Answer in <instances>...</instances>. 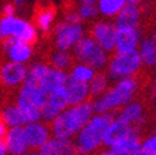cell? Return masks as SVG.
<instances>
[{
	"mask_svg": "<svg viewBox=\"0 0 156 155\" xmlns=\"http://www.w3.org/2000/svg\"><path fill=\"white\" fill-rule=\"evenodd\" d=\"M94 113L95 110L91 99L70 106L51 122L52 135L62 139H74L94 116Z\"/></svg>",
	"mask_w": 156,
	"mask_h": 155,
	"instance_id": "1",
	"label": "cell"
},
{
	"mask_svg": "<svg viewBox=\"0 0 156 155\" xmlns=\"http://www.w3.org/2000/svg\"><path fill=\"white\" fill-rule=\"evenodd\" d=\"M140 87H141V83L137 79V76L123 78L114 81V84L107 89L104 94L95 99H91L95 113L119 111L122 107L135 100Z\"/></svg>",
	"mask_w": 156,
	"mask_h": 155,
	"instance_id": "2",
	"label": "cell"
},
{
	"mask_svg": "<svg viewBox=\"0 0 156 155\" xmlns=\"http://www.w3.org/2000/svg\"><path fill=\"white\" fill-rule=\"evenodd\" d=\"M114 118V112L95 113L74 137L76 151L83 155H94L99 151L103 146L107 130Z\"/></svg>",
	"mask_w": 156,
	"mask_h": 155,
	"instance_id": "3",
	"label": "cell"
},
{
	"mask_svg": "<svg viewBox=\"0 0 156 155\" xmlns=\"http://www.w3.org/2000/svg\"><path fill=\"white\" fill-rule=\"evenodd\" d=\"M48 93H46L40 84L32 81H24L18 89L15 103L24 113L27 123L40 121L42 117V108L48 102Z\"/></svg>",
	"mask_w": 156,
	"mask_h": 155,
	"instance_id": "4",
	"label": "cell"
},
{
	"mask_svg": "<svg viewBox=\"0 0 156 155\" xmlns=\"http://www.w3.org/2000/svg\"><path fill=\"white\" fill-rule=\"evenodd\" d=\"M144 64L138 50L128 52H114L107 65V75L111 81H117L123 78L136 76L142 70Z\"/></svg>",
	"mask_w": 156,
	"mask_h": 155,
	"instance_id": "5",
	"label": "cell"
},
{
	"mask_svg": "<svg viewBox=\"0 0 156 155\" xmlns=\"http://www.w3.org/2000/svg\"><path fill=\"white\" fill-rule=\"evenodd\" d=\"M73 55L76 63L87 64L97 71H102L109 63L108 52L91 36H84L74 46Z\"/></svg>",
	"mask_w": 156,
	"mask_h": 155,
	"instance_id": "6",
	"label": "cell"
},
{
	"mask_svg": "<svg viewBox=\"0 0 156 155\" xmlns=\"http://www.w3.org/2000/svg\"><path fill=\"white\" fill-rule=\"evenodd\" d=\"M85 29L80 23L61 22L55 28V45L60 50L74 49V46L84 37Z\"/></svg>",
	"mask_w": 156,
	"mask_h": 155,
	"instance_id": "7",
	"label": "cell"
},
{
	"mask_svg": "<svg viewBox=\"0 0 156 155\" xmlns=\"http://www.w3.org/2000/svg\"><path fill=\"white\" fill-rule=\"evenodd\" d=\"M28 69L15 61H8L0 67V83L4 88L13 90L20 88L26 81Z\"/></svg>",
	"mask_w": 156,
	"mask_h": 155,
	"instance_id": "8",
	"label": "cell"
},
{
	"mask_svg": "<svg viewBox=\"0 0 156 155\" xmlns=\"http://www.w3.org/2000/svg\"><path fill=\"white\" fill-rule=\"evenodd\" d=\"M89 34L109 53L115 51L117 42V27L107 20H98L90 26Z\"/></svg>",
	"mask_w": 156,
	"mask_h": 155,
	"instance_id": "9",
	"label": "cell"
},
{
	"mask_svg": "<svg viewBox=\"0 0 156 155\" xmlns=\"http://www.w3.org/2000/svg\"><path fill=\"white\" fill-rule=\"evenodd\" d=\"M24 136L27 144L30 150H40L41 146H43L51 139L52 131L48 127L47 122H28L23 126Z\"/></svg>",
	"mask_w": 156,
	"mask_h": 155,
	"instance_id": "10",
	"label": "cell"
},
{
	"mask_svg": "<svg viewBox=\"0 0 156 155\" xmlns=\"http://www.w3.org/2000/svg\"><path fill=\"white\" fill-rule=\"evenodd\" d=\"M117 118L141 128L146 122V106L142 100L135 99L121 108L117 113Z\"/></svg>",
	"mask_w": 156,
	"mask_h": 155,
	"instance_id": "11",
	"label": "cell"
},
{
	"mask_svg": "<svg viewBox=\"0 0 156 155\" xmlns=\"http://www.w3.org/2000/svg\"><path fill=\"white\" fill-rule=\"evenodd\" d=\"M4 51L10 61L20 64L27 63L32 56V47L29 46V43L15 37L6 38L4 42Z\"/></svg>",
	"mask_w": 156,
	"mask_h": 155,
	"instance_id": "12",
	"label": "cell"
},
{
	"mask_svg": "<svg viewBox=\"0 0 156 155\" xmlns=\"http://www.w3.org/2000/svg\"><path fill=\"white\" fill-rule=\"evenodd\" d=\"M141 23V8L136 4L127 3L123 9L117 14L114 24L117 29H133L138 28Z\"/></svg>",
	"mask_w": 156,
	"mask_h": 155,
	"instance_id": "13",
	"label": "cell"
},
{
	"mask_svg": "<svg viewBox=\"0 0 156 155\" xmlns=\"http://www.w3.org/2000/svg\"><path fill=\"white\" fill-rule=\"evenodd\" d=\"M65 89L67 92L70 106L79 104L81 102L90 99L89 92V83H85L81 80H77L71 74L67 75V80L65 84Z\"/></svg>",
	"mask_w": 156,
	"mask_h": 155,
	"instance_id": "14",
	"label": "cell"
},
{
	"mask_svg": "<svg viewBox=\"0 0 156 155\" xmlns=\"http://www.w3.org/2000/svg\"><path fill=\"white\" fill-rule=\"evenodd\" d=\"M136 130L141 131V128L135 127V126L129 125V123L115 117L114 121L112 122V125L109 126V128L105 132L103 146L104 148H112L114 144H117L119 140H122L123 137H126L127 135H129L131 132H133V131H136Z\"/></svg>",
	"mask_w": 156,
	"mask_h": 155,
	"instance_id": "15",
	"label": "cell"
},
{
	"mask_svg": "<svg viewBox=\"0 0 156 155\" xmlns=\"http://www.w3.org/2000/svg\"><path fill=\"white\" fill-rule=\"evenodd\" d=\"M42 155H71L76 153L74 139L53 136L38 150Z\"/></svg>",
	"mask_w": 156,
	"mask_h": 155,
	"instance_id": "16",
	"label": "cell"
},
{
	"mask_svg": "<svg viewBox=\"0 0 156 155\" xmlns=\"http://www.w3.org/2000/svg\"><path fill=\"white\" fill-rule=\"evenodd\" d=\"M141 43V31L133 29H117V42L114 52H128L140 47Z\"/></svg>",
	"mask_w": 156,
	"mask_h": 155,
	"instance_id": "17",
	"label": "cell"
},
{
	"mask_svg": "<svg viewBox=\"0 0 156 155\" xmlns=\"http://www.w3.org/2000/svg\"><path fill=\"white\" fill-rule=\"evenodd\" d=\"M5 142L10 155H24L26 153H28L29 146L26 140L23 126L9 127L5 135Z\"/></svg>",
	"mask_w": 156,
	"mask_h": 155,
	"instance_id": "18",
	"label": "cell"
},
{
	"mask_svg": "<svg viewBox=\"0 0 156 155\" xmlns=\"http://www.w3.org/2000/svg\"><path fill=\"white\" fill-rule=\"evenodd\" d=\"M141 144H142L141 131L136 130L129 135H127L126 137H123L122 140H119L109 149L117 151L121 155H142Z\"/></svg>",
	"mask_w": 156,
	"mask_h": 155,
	"instance_id": "19",
	"label": "cell"
},
{
	"mask_svg": "<svg viewBox=\"0 0 156 155\" xmlns=\"http://www.w3.org/2000/svg\"><path fill=\"white\" fill-rule=\"evenodd\" d=\"M67 73L64 70H58L56 67H48L47 73L43 75V78L40 81V87L46 92L51 94L52 92L58 90L65 87L67 80Z\"/></svg>",
	"mask_w": 156,
	"mask_h": 155,
	"instance_id": "20",
	"label": "cell"
},
{
	"mask_svg": "<svg viewBox=\"0 0 156 155\" xmlns=\"http://www.w3.org/2000/svg\"><path fill=\"white\" fill-rule=\"evenodd\" d=\"M10 37H15L29 45H33L37 41V31L30 23L23 19H19V18H15L13 27H12Z\"/></svg>",
	"mask_w": 156,
	"mask_h": 155,
	"instance_id": "21",
	"label": "cell"
},
{
	"mask_svg": "<svg viewBox=\"0 0 156 155\" xmlns=\"http://www.w3.org/2000/svg\"><path fill=\"white\" fill-rule=\"evenodd\" d=\"M5 125L8 127H18V126H24L27 123L26 116L22 112V110L19 108V106L13 102V103H6L3 110H2V114Z\"/></svg>",
	"mask_w": 156,
	"mask_h": 155,
	"instance_id": "22",
	"label": "cell"
},
{
	"mask_svg": "<svg viewBox=\"0 0 156 155\" xmlns=\"http://www.w3.org/2000/svg\"><path fill=\"white\" fill-rule=\"evenodd\" d=\"M140 55L142 59L144 67L152 69L156 65V40L150 34L149 37H145L140 43Z\"/></svg>",
	"mask_w": 156,
	"mask_h": 155,
	"instance_id": "23",
	"label": "cell"
},
{
	"mask_svg": "<svg viewBox=\"0 0 156 155\" xmlns=\"http://www.w3.org/2000/svg\"><path fill=\"white\" fill-rule=\"evenodd\" d=\"M75 57L74 55H70L69 51L57 49L50 55V64L52 67H56L58 70H71L73 66L75 65Z\"/></svg>",
	"mask_w": 156,
	"mask_h": 155,
	"instance_id": "24",
	"label": "cell"
},
{
	"mask_svg": "<svg viewBox=\"0 0 156 155\" xmlns=\"http://www.w3.org/2000/svg\"><path fill=\"white\" fill-rule=\"evenodd\" d=\"M109 81L111 79L108 78L107 73L103 71H97L95 76L91 79L89 83V92H90V99H95L100 97L102 94L107 92L109 88Z\"/></svg>",
	"mask_w": 156,
	"mask_h": 155,
	"instance_id": "25",
	"label": "cell"
},
{
	"mask_svg": "<svg viewBox=\"0 0 156 155\" xmlns=\"http://www.w3.org/2000/svg\"><path fill=\"white\" fill-rule=\"evenodd\" d=\"M55 8L52 6H41L36 13V24L43 32H48L51 23L55 18Z\"/></svg>",
	"mask_w": 156,
	"mask_h": 155,
	"instance_id": "26",
	"label": "cell"
},
{
	"mask_svg": "<svg viewBox=\"0 0 156 155\" xmlns=\"http://www.w3.org/2000/svg\"><path fill=\"white\" fill-rule=\"evenodd\" d=\"M126 3L127 0H98V9L104 17H117Z\"/></svg>",
	"mask_w": 156,
	"mask_h": 155,
	"instance_id": "27",
	"label": "cell"
},
{
	"mask_svg": "<svg viewBox=\"0 0 156 155\" xmlns=\"http://www.w3.org/2000/svg\"><path fill=\"white\" fill-rule=\"evenodd\" d=\"M70 74H71L74 78H76L77 80H81L85 83H90L91 79L95 76L97 70L94 67H91L87 64H83V63H76L73 69L70 70Z\"/></svg>",
	"mask_w": 156,
	"mask_h": 155,
	"instance_id": "28",
	"label": "cell"
},
{
	"mask_svg": "<svg viewBox=\"0 0 156 155\" xmlns=\"http://www.w3.org/2000/svg\"><path fill=\"white\" fill-rule=\"evenodd\" d=\"M48 103L51 106H53L55 108H57L58 111H65L66 108L70 107V102H69V97H67V92L64 88H61L58 90L52 92L48 96Z\"/></svg>",
	"mask_w": 156,
	"mask_h": 155,
	"instance_id": "29",
	"label": "cell"
},
{
	"mask_svg": "<svg viewBox=\"0 0 156 155\" xmlns=\"http://www.w3.org/2000/svg\"><path fill=\"white\" fill-rule=\"evenodd\" d=\"M48 67L50 66H47L44 63H34V64H32L29 66V69H28V74H27L26 80L40 84V81L43 78V75L47 73Z\"/></svg>",
	"mask_w": 156,
	"mask_h": 155,
	"instance_id": "30",
	"label": "cell"
},
{
	"mask_svg": "<svg viewBox=\"0 0 156 155\" xmlns=\"http://www.w3.org/2000/svg\"><path fill=\"white\" fill-rule=\"evenodd\" d=\"M142 155H156V134H150L142 139Z\"/></svg>",
	"mask_w": 156,
	"mask_h": 155,
	"instance_id": "31",
	"label": "cell"
},
{
	"mask_svg": "<svg viewBox=\"0 0 156 155\" xmlns=\"http://www.w3.org/2000/svg\"><path fill=\"white\" fill-rule=\"evenodd\" d=\"M13 15H4L3 19L0 20V40H6L12 34V27L14 23Z\"/></svg>",
	"mask_w": 156,
	"mask_h": 155,
	"instance_id": "32",
	"label": "cell"
},
{
	"mask_svg": "<svg viewBox=\"0 0 156 155\" xmlns=\"http://www.w3.org/2000/svg\"><path fill=\"white\" fill-rule=\"evenodd\" d=\"M77 12L80 14L81 20H89V19L95 17L99 12V9L94 4H81Z\"/></svg>",
	"mask_w": 156,
	"mask_h": 155,
	"instance_id": "33",
	"label": "cell"
},
{
	"mask_svg": "<svg viewBox=\"0 0 156 155\" xmlns=\"http://www.w3.org/2000/svg\"><path fill=\"white\" fill-rule=\"evenodd\" d=\"M60 113H61V111H58L57 108H55L53 106H51V104L47 102V103L43 106V108H42V117H41V120H42L43 122L51 123Z\"/></svg>",
	"mask_w": 156,
	"mask_h": 155,
	"instance_id": "34",
	"label": "cell"
},
{
	"mask_svg": "<svg viewBox=\"0 0 156 155\" xmlns=\"http://www.w3.org/2000/svg\"><path fill=\"white\" fill-rule=\"evenodd\" d=\"M81 20V17L79 12H70L66 14V22L69 23H80Z\"/></svg>",
	"mask_w": 156,
	"mask_h": 155,
	"instance_id": "35",
	"label": "cell"
},
{
	"mask_svg": "<svg viewBox=\"0 0 156 155\" xmlns=\"http://www.w3.org/2000/svg\"><path fill=\"white\" fill-rule=\"evenodd\" d=\"M14 14V5L8 3L3 6V15H13Z\"/></svg>",
	"mask_w": 156,
	"mask_h": 155,
	"instance_id": "36",
	"label": "cell"
},
{
	"mask_svg": "<svg viewBox=\"0 0 156 155\" xmlns=\"http://www.w3.org/2000/svg\"><path fill=\"white\" fill-rule=\"evenodd\" d=\"M5 135H6V125H5L3 117L0 116V140H2V139H4Z\"/></svg>",
	"mask_w": 156,
	"mask_h": 155,
	"instance_id": "37",
	"label": "cell"
},
{
	"mask_svg": "<svg viewBox=\"0 0 156 155\" xmlns=\"http://www.w3.org/2000/svg\"><path fill=\"white\" fill-rule=\"evenodd\" d=\"M94 155H121V154H118L117 151H114V150H112V149H109V148H105L104 150H99V151H97Z\"/></svg>",
	"mask_w": 156,
	"mask_h": 155,
	"instance_id": "38",
	"label": "cell"
},
{
	"mask_svg": "<svg viewBox=\"0 0 156 155\" xmlns=\"http://www.w3.org/2000/svg\"><path fill=\"white\" fill-rule=\"evenodd\" d=\"M9 153V149H8V145L5 142V140H0V155H8Z\"/></svg>",
	"mask_w": 156,
	"mask_h": 155,
	"instance_id": "39",
	"label": "cell"
},
{
	"mask_svg": "<svg viewBox=\"0 0 156 155\" xmlns=\"http://www.w3.org/2000/svg\"><path fill=\"white\" fill-rule=\"evenodd\" d=\"M80 2H81V4H94L98 0H80Z\"/></svg>",
	"mask_w": 156,
	"mask_h": 155,
	"instance_id": "40",
	"label": "cell"
},
{
	"mask_svg": "<svg viewBox=\"0 0 156 155\" xmlns=\"http://www.w3.org/2000/svg\"><path fill=\"white\" fill-rule=\"evenodd\" d=\"M127 3H129V4H136V5H138V4H141V3H142V0H127Z\"/></svg>",
	"mask_w": 156,
	"mask_h": 155,
	"instance_id": "41",
	"label": "cell"
},
{
	"mask_svg": "<svg viewBox=\"0 0 156 155\" xmlns=\"http://www.w3.org/2000/svg\"><path fill=\"white\" fill-rule=\"evenodd\" d=\"M24 155H42L40 151H30V153H26Z\"/></svg>",
	"mask_w": 156,
	"mask_h": 155,
	"instance_id": "42",
	"label": "cell"
},
{
	"mask_svg": "<svg viewBox=\"0 0 156 155\" xmlns=\"http://www.w3.org/2000/svg\"><path fill=\"white\" fill-rule=\"evenodd\" d=\"M151 36H152V37L155 38V40H156V27H155V28L152 29V32H151Z\"/></svg>",
	"mask_w": 156,
	"mask_h": 155,
	"instance_id": "43",
	"label": "cell"
},
{
	"mask_svg": "<svg viewBox=\"0 0 156 155\" xmlns=\"http://www.w3.org/2000/svg\"><path fill=\"white\" fill-rule=\"evenodd\" d=\"M14 2L17 3L18 5H20V4H23V3H24V0H14Z\"/></svg>",
	"mask_w": 156,
	"mask_h": 155,
	"instance_id": "44",
	"label": "cell"
},
{
	"mask_svg": "<svg viewBox=\"0 0 156 155\" xmlns=\"http://www.w3.org/2000/svg\"><path fill=\"white\" fill-rule=\"evenodd\" d=\"M71 155H83V154H80V153H77V151H76V153H74V154H71Z\"/></svg>",
	"mask_w": 156,
	"mask_h": 155,
	"instance_id": "45",
	"label": "cell"
},
{
	"mask_svg": "<svg viewBox=\"0 0 156 155\" xmlns=\"http://www.w3.org/2000/svg\"><path fill=\"white\" fill-rule=\"evenodd\" d=\"M152 132H154V134H156V127H155V128L152 130Z\"/></svg>",
	"mask_w": 156,
	"mask_h": 155,
	"instance_id": "46",
	"label": "cell"
},
{
	"mask_svg": "<svg viewBox=\"0 0 156 155\" xmlns=\"http://www.w3.org/2000/svg\"><path fill=\"white\" fill-rule=\"evenodd\" d=\"M154 69H155V74H156V65H155V67H154Z\"/></svg>",
	"mask_w": 156,
	"mask_h": 155,
	"instance_id": "47",
	"label": "cell"
}]
</instances>
